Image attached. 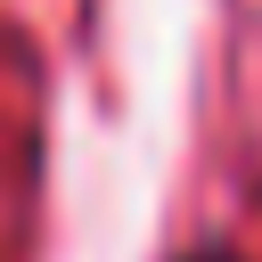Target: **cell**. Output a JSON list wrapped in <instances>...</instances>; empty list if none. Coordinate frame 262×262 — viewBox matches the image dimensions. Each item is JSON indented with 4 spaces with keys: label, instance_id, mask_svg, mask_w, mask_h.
Returning a JSON list of instances; mask_svg holds the SVG:
<instances>
[{
    "label": "cell",
    "instance_id": "obj_1",
    "mask_svg": "<svg viewBox=\"0 0 262 262\" xmlns=\"http://www.w3.org/2000/svg\"><path fill=\"white\" fill-rule=\"evenodd\" d=\"M180 262H246V254H229V246H205V254H180Z\"/></svg>",
    "mask_w": 262,
    "mask_h": 262
}]
</instances>
